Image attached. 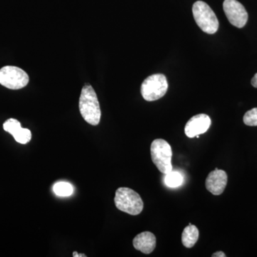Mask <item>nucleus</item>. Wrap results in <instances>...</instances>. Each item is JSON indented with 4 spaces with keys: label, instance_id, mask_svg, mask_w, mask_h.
Returning a JSON list of instances; mask_svg holds the SVG:
<instances>
[{
    "label": "nucleus",
    "instance_id": "3",
    "mask_svg": "<svg viewBox=\"0 0 257 257\" xmlns=\"http://www.w3.org/2000/svg\"><path fill=\"white\" fill-rule=\"evenodd\" d=\"M193 16L199 28L203 32L213 35L219 29V21L210 7L202 1H197L193 5Z\"/></svg>",
    "mask_w": 257,
    "mask_h": 257
},
{
    "label": "nucleus",
    "instance_id": "15",
    "mask_svg": "<svg viewBox=\"0 0 257 257\" xmlns=\"http://www.w3.org/2000/svg\"><path fill=\"white\" fill-rule=\"evenodd\" d=\"M243 123L247 126H257V108L246 111L243 118Z\"/></svg>",
    "mask_w": 257,
    "mask_h": 257
},
{
    "label": "nucleus",
    "instance_id": "16",
    "mask_svg": "<svg viewBox=\"0 0 257 257\" xmlns=\"http://www.w3.org/2000/svg\"><path fill=\"white\" fill-rule=\"evenodd\" d=\"M21 124L18 120L15 119H10L7 120L3 124V128L7 133L14 135L16 132H18L21 128Z\"/></svg>",
    "mask_w": 257,
    "mask_h": 257
},
{
    "label": "nucleus",
    "instance_id": "19",
    "mask_svg": "<svg viewBox=\"0 0 257 257\" xmlns=\"http://www.w3.org/2000/svg\"><path fill=\"white\" fill-rule=\"evenodd\" d=\"M74 257H87L84 253H79L77 252V251H74L73 253H72Z\"/></svg>",
    "mask_w": 257,
    "mask_h": 257
},
{
    "label": "nucleus",
    "instance_id": "11",
    "mask_svg": "<svg viewBox=\"0 0 257 257\" xmlns=\"http://www.w3.org/2000/svg\"><path fill=\"white\" fill-rule=\"evenodd\" d=\"M199 233L197 226L189 224L184 229L182 235V243L185 247L192 248L197 243L199 239Z\"/></svg>",
    "mask_w": 257,
    "mask_h": 257
},
{
    "label": "nucleus",
    "instance_id": "6",
    "mask_svg": "<svg viewBox=\"0 0 257 257\" xmlns=\"http://www.w3.org/2000/svg\"><path fill=\"white\" fill-rule=\"evenodd\" d=\"M28 74L15 66H5L0 69V84L10 89H20L29 83Z\"/></svg>",
    "mask_w": 257,
    "mask_h": 257
},
{
    "label": "nucleus",
    "instance_id": "4",
    "mask_svg": "<svg viewBox=\"0 0 257 257\" xmlns=\"http://www.w3.org/2000/svg\"><path fill=\"white\" fill-rule=\"evenodd\" d=\"M150 151L152 162L160 172L167 175L172 172V150L170 144L162 139H157L152 142Z\"/></svg>",
    "mask_w": 257,
    "mask_h": 257
},
{
    "label": "nucleus",
    "instance_id": "13",
    "mask_svg": "<svg viewBox=\"0 0 257 257\" xmlns=\"http://www.w3.org/2000/svg\"><path fill=\"white\" fill-rule=\"evenodd\" d=\"M183 176L178 172H170L165 176V183L167 187L171 188L180 187L183 184Z\"/></svg>",
    "mask_w": 257,
    "mask_h": 257
},
{
    "label": "nucleus",
    "instance_id": "18",
    "mask_svg": "<svg viewBox=\"0 0 257 257\" xmlns=\"http://www.w3.org/2000/svg\"><path fill=\"white\" fill-rule=\"evenodd\" d=\"M213 257H225L226 255L225 253L223 252V251H217V252H215L213 253Z\"/></svg>",
    "mask_w": 257,
    "mask_h": 257
},
{
    "label": "nucleus",
    "instance_id": "17",
    "mask_svg": "<svg viewBox=\"0 0 257 257\" xmlns=\"http://www.w3.org/2000/svg\"><path fill=\"white\" fill-rule=\"evenodd\" d=\"M251 83L253 87L257 88V73L253 76Z\"/></svg>",
    "mask_w": 257,
    "mask_h": 257
},
{
    "label": "nucleus",
    "instance_id": "8",
    "mask_svg": "<svg viewBox=\"0 0 257 257\" xmlns=\"http://www.w3.org/2000/svg\"><path fill=\"white\" fill-rule=\"evenodd\" d=\"M210 117L205 114H199L192 116L187 121L184 132L189 138H196L197 135L205 133L210 127Z\"/></svg>",
    "mask_w": 257,
    "mask_h": 257
},
{
    "label": "nucleus",
    "instance_id": "10",
    "mask_svg": "<svg viewBox=\"0 0 257 257\" xmlns=\"http://www.w3.org/2000/svg\"><path fill=\"white\" fill-rule=\"evenodd\" d=\"M134 247L145 254L152 253L156 247V237L150 231H144L135 236Z\"/></svg>",
    "mask_w": 257,
    "mask_h": 257
},
{
    "label": "nucleus",
    "instance_id": "7",
    "mask_svg": "<svg viewBox=\"0 0 257 257\" xmlns=\"http://www.w3.org/2000/svg\"><path fill=\"white\" fill-rule=\"evenodd\" d=\"M223 9L231 25L237 28H242L248 21V13L237 0H224Z\"/></svg>",
    "mask_w": 257,
    "mask_h": 257
},
{
    "label": "nucleus",
    "instance_id": "1",
    "mask_svg": "<svg viewBox=\"0 0 257 257\" xmlns=\"http://www.w3.org/2000/svg\"><path fill=\"white\" fill-rule=\"evenodd\" d=\"M79 108L83 119L88 124L96 126L101 119V109L94 89L89 84L84 86L81 92Z\"/></svg>",
    "mask_w": 257,
    "mask_h": 257
},
{
    "label": "nucleus",
    "instance_id": "9",
    "mask_svg": "<svg viewBox=\"0 0 257 257\" xmlns=\"http://www.w3.org/2000/svg\"><path fill=\"white\" fill-rule=\"evenodd\" d=\"M227 180L226 172L216 168L208 175L205 182L206 188L214 195H220L226 188Z\"/></svg>",
    "mask_w": 257,
    "mask_h": 257
},
{
    "label": "nucleus",
    "instance_id": "12",
    "mask_svg": "<svg viewBox=\"0 0 257 257\" xmlns=\"http://www.w3.org/2000/svg\"><path fill=\"white\" fill-rule=\"evenodd\" d=\"M53 191L56 195L59 197H69L74 192L72 184L68 182H60L56 183L53 187Z\"/></svg>",
    "mask_w": 257,
    "mask_h": 257
},
{
    "label": "nucleus",
    "instance_id": "2",
    "mask_svg": "<svg viewBox=\"0 0 257 257\" xmlns=\"http://www.w3.org/2000/svg\"><path fill=\"white\" fill-rule=\"evenodd\" d=\"M114 203L119 210L131 215H138L143 210L144 203L140 194L127 187H120L116 191Z\"/></svg>",
    "mask_w": 257,
    "mask_h": 257
},
{
    "label": "nucleus",
    "instance_id": "5",
    "mask_svg": "<svg viewBox=\"0 0 257 257\" xmlns=\"http://www.w3.org/2000/svg\"><path fill=\"white\" fill-rule=\"evenodd\" d=\"M168 89V82L164 74H152L147 77L141 87V94L146 101H156L163 97Z\"/></svg>",
    "mask_w": 257,
    "mask_h": 257
},
{
    "label": "nucleus",
    "instance_id": "14",
    "mask_svg": "<svg viewBox=\"0 0 257 257\" xmlns=\"http://www.w3.org/2000/svg\"><path fill=\"white\" fill-rule=\"evenodd\" d=\"M13 136L18 143L25 145L31 140L32 133L28 128L21 127Z\"/></svg>",
    "mask_w": 257,
    "mask_h": 257
}]
</instances>
